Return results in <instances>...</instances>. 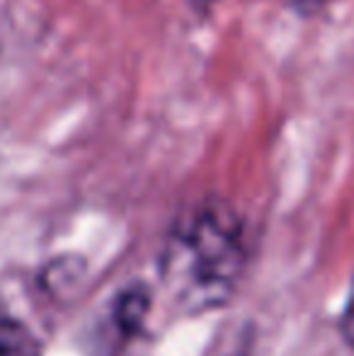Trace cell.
I'll return each instance as SVG.
<instances>
[{"label":"cell","mask_w":354,"mask_h":356,"mask_svg":"<svg viewBox=\"0 0 354 356\" xmlns=\"http://www.w3.org/2000/svg\"><path fill=\"white\" fill-rule=\"evenodd\" d=\"M246 267L243 223L226 202L209 199L179 216L161 254L163 284L184 310L223 305Z\"/></svg>","instance_id":"1"},{"label":"cell","mask_w":354,"mask_h":356,"mask_svg":"<svg viewBox=\"0 0 354 356\" xmlns=\"http://www.w3.org/2000/svg\"><path fill=\"white\" fill-rule=\"evenodd\" d=\"M148 313H151V291L141 284H134L131 289L122 291L114 303V320L117 327L124 334H136L141 332L143 323H146Z\"/></svg>","instance_id":"2"},{"label":"cell","mask_w":354,"mask_h":356,"mask_svg":"<svg viewBox=\"0 0 354 356\" xmlns=\"http://www.w3.org/2000/svg\"><path fill=\"white\" fill-rule=\"evenodd\" d=\"M24 354V330L10 320H0V356Z\"/></svg>","instance_id":"3"},{"label":"cell","mask_w":354,"mask_h":356,"mask_svg":"<svg viewBox=\"0 0 354 356\" xmlns=\"http://www.w3.org/2000/svg\"><path fill=\"white\" fill-rule=\"evenodd\" d=\"M340 332H342V339L347 342V347L354 349V279L350 286L345 310H342V318H340Z\"/></svg>","instance_id":"4"},{"label":"cell","mask_w":354,"mask_h":356,"mask_svg":"<svg viewBox=\"0 0 354 356\" xmlns=\"http://www.w3.org/2000/svg\"><path fill=\"white\" fill-rule=\"evenodd\" d=\"M328 0H296V8L301 10V13H313L316 8H321V5H325Z\"/></svg>","instance_id":"5"},{"label":"cell","mask_w":354,"mask_h":356,"mask_svg":"<svg viewBox=\"0 0 354 356\" xmlns=\"http://www.w3.org/2000/svg\"><path fill=\"white\" fill-rule=\"evenodd\" d=\"M216 3H218V0H189V5H192L197 13H209V10H211Z\"/></svg>","instance_id":"6"}]
</instances>
